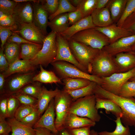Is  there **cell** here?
<instances>
[{"instance_id":"6da1fadb","label":"cell","mask_w":135,"mask_h":135,"mask_svg":"<svg viewBox=\"0 0 135 135\" xmlns=\"http://www.w3.org/2000/svg\"><path fill=\"white\" fill-rule=\"evenodd\" d=\"M94 94L98 97L110 100L118 104L121 108L122 116L121 118L125 126L135 128V99L134 98H126L115 95L105 90L98 85Z\"/></svg>"},{"instance_id":"7a4b0ae2","label":"cell","mask_w":135,"mask_h":135,"mask_svg":"<svg viewBox=\"0 0 135 135\" xmlns=\"http://www.w3.org/2000/svg\"><path fill=\"white\" fill-rule=\"evenodd\" d=\"M96 97L94 94L79 98L72 102L68 113L87 118L95 122H98L101 117L96 108Z\"/></svg>"},{"instance_id":"3957f363","label":"cell","mask_w":135,"mask_h":135,"mask_svg":"<svg viewBox=\"0 0 135 135\" xmlns=\"http://www.w3.org/2000/svg\"><path fill=\"white\" fill-rule=\"evenodd\" d=\"M56 35V33L51 31L46 36L41 50L30 60L33 65L46 67L54 61L57 52Z\"/></svg>"},{"instance_id":"277c9868","label":"cell","mask_w":135,"mask_h":135,"mask_svg":"<svg viewBox=\"0 0 135 135\" xmlns=\"http://www.w3.org/2000/svg\"><path fill=\"white\" fill-rule=\"evenodd\" d=\"M71 51L78 62L91 74L92 62L100 50L70 39L68 40Z\"/></svg>"},{"instance_id":"5b68a950","label":"cell","mask_w":135,"mask_h":135,"mask_svg":"<svg viewBox=\"0 0 135 135\" xmlns=\"http://www.w3.org/2000/svg\"><path fill=\"white\" fill-rule=\"evenodd\" d=\"M51 64L61 80L67 78H82L95 82L100 85L102 83V78L84 72L67 62L58 61Z\"/></svg>"},{"instance_id":"8992f818","label":"cell","mask_w":135,"mask_h":135,"mask_svg":"<svg viewBox=\"0 0 135 135\" xmlns=\"http://www.w3.org/2000/svg\"><path fill=\"white\" fill-rule=\"evenodd\" d=\"M119 72L114 56L103 49L100 50L92 62L91 74L102 78Z\"/></svg>"},{"instance_id":"52a82bcc","label":"cell","mask_w":135,"mask_h":135,"mask_svg":"<svg viewBox=\"0 0 135 135\" xmlns=\"http://www.w3.org/2000/svg\"><path fill=\"white\" fill-rule=\"evenodd\" d=\"M70 39L99 50L110 44L108 38L95 28L80 31L74 34Z\"/></svg>"},{"instance_id":"ba28073f","label":"cell","mask_w":135,"mask_h":135,"mask_svg":"<svg viewBox=\"0 0 135 135\" xmlns=\"http://www.w3.org/2000/svg\"><path fill=\"white\" fill-rule=\"evenodd\" d=\"M54 100L56 116L55 126L59 132L65 129V121L69 114V108L74 101L70 96L64 90H61Z\"/></svg>"},{"instance_id":"9c48e42d","label":"cell","mask_w":135,"mask_h":135,"mask_svg":"<svg viewBox=\"0 0 135 135\" xmlns=\"http://www.w3.org/2000/svg\"><path fill=\"white\" fill-rule=\"evenodd\" d=\"M135 76V67L126 72L115 73L102 78V81L100 86L108 92L118 95L123 85Z\"/></svg>"},{"instance_id":"30bf717a","label":"cell","mask_w":135,"mask_h":135,"mask_svg":"<svg viewBox=\"0 0 135 135\" xmlns=\"http://www.w3.org/2000/svg\"><path fill=\"white\" fill-rule=\"evenodd\" d=\"M56 39L57 54L53 62L58 61L67 62L74 65L82 71L88 73L74 57L70 49L68 41L59 34H57Z\"/></svg>"},{"instance_id":"8fae6325","label":"cell","mask_w":135,"mask_h":135,"mask_svg":"<svg viewBox=\"0 0 135 135\" xmlns=\"http://www.w3.org/2000/svg\"><path fill=\"white\" fill-rule=\"evenodd\" d=\"M18 29L14 32L19 34L26 40L32 42L42 44L45 36L42 31L32 22L18 24Z\"/></svg>"},{"instance_id":"7c38bea8","label":"cell","mask_w":135,"mask_h":135,"mask_svg":"<svg viewBox=\"0 0 135 135\" xmlns=\"http://www.w3.org/2000/svg\"><path fill=\"white\" fill-rule=\"evenodd\" d=\"M135 34L122 38L104 47L103 49L112 56L121 52H134Z\"/></svg>"},{"instance_id":"4fadbf2b","label":"cell","mask_w":135,"mask_h":135,"mask_svg":"<svg viewBox=\"0 0 135 135\" xmlns=\"http://www.w3.org/2000/svg\"><path fill=\"white\" fill-rule=\"evenodd\" d=\"M33 9L31 2L17 3L12 16L16 23L32 22Z\"/></svg>"},{"instance_id":"5bb4252c","label":"cell","mask_w":135,"mask_h":135,"mask_svg":"<svg viewBox=\"0 0 135 135\" xmlns=\"http://www.w3.org/2000/svg\"><path fill=\"white\" fill-rule=\"evenodd\" d=\"M54 98L50 102L44 113L40 118L34 127V128L38 127L45 128L50 130L52 132L57 134L58 132L56 129L55 125L56 114Z\"/></svg>"},{"instance_id":"9a60e30c","label":"cell","mask_w":135,"mask_h":135,"mask_svg":"<svg viewBox=\"0 0 135 135\" xmlns=\"http://www.w3.org/2000/svg\"><path fill=\"white\" fill-rule=\"evenodd\" d=\"M31 2L33 9L32 22L46 36L48 34L46 29L49 22L48 15L42 8L40 0Z\"/></svg>"},{"instance_id":"2e32d148","label":"cell","mask_w":135,"mask_h":135,"mask_svg":"<svg viewBox=\"0 0 135 135\" xmlns=\"http://www.w3.org/2000/svg\"><path fill=\"white\" fill-rule=\"evenodd\" d=\"M95 28L108 38L110 44L114 42L123 38L133 35L130 31L114 23L106 26L96 27Z\"/></svg>"},{"instance_id":"e0dca14e","label":"cell","mask_w":135,"mask_h":135,"mask_svg":"<svg viewBox=\"0 0 135 135\" xmlns=\"http://www.w3.org/2000/svg\"><path fill=\"white\" fill-rule=\"evenodd\" d=\"M114 57L119 72H126L135 67V52H121Z\"/></svg>"},{"instance_id":"ac0fdd59","label":"cell","mask_w":135,"mask_h":135,"mask_svg":"<svg viewBox=\"0 0 135 135\" xmlns=\"http://www.w3.org/2000/svg\"><path fill=\"white\" fill-rule=\"evenodd\" d=\"M96 26L94 24L91 15L84 18L69 26L60 34L64 38L69 40L76 33L85 29Z\"/></svg>"},{"instance_id":"d6986e66","label":"cell","mask_w":135,"mask_h":135,"mask_svg":"<svg viewBox=\"0 0 135 135\" xmlns=\"http://www.w3.org/2000/svg\"><path fill=\"white\" fill-rule=\"evenodd\" d=\"M36 66L30 60L18 59L10 64L8 69L2 74L6 78L16 73L32 72L35 69Z\"/></svg>"},{"instance_id":"ffe728a7","label":"cell","mask_w":135,"mask_h":135,"mask_svg":"<svg viewBox=\"0 0 135 135\" xmlns=\"http://www.w3.org/2000/svg\"><path fill=\"white\" fill-rule=\"evenodd\" d=\"M96 124V122L88 118L69 113L65 121L64 128L67 130L86 127H91L94 126Z\"/></svg>"},{"instance_id":"44dd1931","label":"cell","mask_w":135,"mask_h":135,"mask_svg":"<svg viewBox=\"0 0 135 135\" xmlns=\"http://www.w3.org/2000/svg\"><path fill=\"white\" fill-rule=\"evenodd\" d=\"M34 76L33 72L18 74L12 78L8 81V86L11 92H16L23 87L33 82Z\"/></svg>"},{"instance_id":"7402d4cb","label":"cell","mask_w":135,"mask_h":135,"mask_svg":"<svg viewBox=\"0 0 135 135\" xmlns=\"http://www.w3.org/2000/svg\"><path fill=\"white\" fill-rule=\"evenodd\" d=\"M91 15L96 27H103L114 24L108 6L101 9H95Z\"/></svg>"},{"instance_id":"603a6c76","label":"cell","mask_w":135,"mask_h":135,"mask_svg":"<svg viewBox=\"0 0 135 135\" xmlns=\"http://www.w3.org/2000/svg\"><path fill=\"white\" fill-rule=\"evenodd\" d=\"M60 91L57 88L54 90H48L45 87L42 86L41 92L37 99V108L40 116L47 108L52 100Z\"/></svg>"},{"instance_id":"cb8c5ba5","label":"cell","mask_w":135,"mask_h":135,"mask_svg":"<svg viewBox=\"0 0 135 135\" xmlns=\"http://www.w3.org/2000/svg\"><path fill=\"white\" fill-rule=\"evenodd\" d=\"M96 107L98 110L99 109H104L106 114L111 113L116 118L120 117L121 118L122 116L121 108L118 104L112 100L96 97Z\"/></svg>"},{"instance_id":"d4e9b609","label":"cell","mask_w":135,"mask_h":135,"mask_svg":"<svg viewBox=\"0 0 135 135\" xmlns=\"http://www.w3.org/2000/svg\"><path fill=\"white\" fill-rule=\"evenodd\" d=\"M68 13L58 15L49 22L48 26L52 32L60 34L69 27Z\"/></svg>"},{"instance_id":"484cf974","label":"cell","mask_w":135,"mask_h":135,"mask_svg":"<svg viewBox=\"0 0 135 135\" xmlns=\"http://www.w3.org/2000/svg\"><path fill=\"white\" fill-rule=\"evenodd\" d=\"M7 121L11 128V135H36L34 128L22 124L14 117L8 118Z\"/></svg>"},{"instance_id":"4316f807","label":"cell","mask_w":135,"mask_h":135,"mask_svg":"<svg viewBox=\"0 0 135 135\" xmlns=\"http://www.w3.org/2000/svg\"><path fill=\"white\" fill-rule=\"evenodd\" d=\"M42 44L23 43L21 44L20 58L22 60H31L41 50Z\"/></svg>"},{"instance_id":"83f0119b","label":"cell","mask_w":135,"mask_h":135,"mask_svg":"<svg viewBox=\"0 0 135 135\" xmlns=\"http://www.w3.org/2000/svg\"><path fill=\"white\" fill-rule=\"evenodd\" d=\"M40 71L33 77V82H39L45 84L63 83L61 80L54 72L45 70L41 65H40Z\"/></svg>"},{"instance_id":"f1b7e54d","label":"cell","mask_w":135,"mask_h":135,"mask_svg":"<svg viewBox=\"0 0 135 135\" xmlns=\"http://www.w3.org/2000/svg\"><path fill=\"white\" fill-rule=\"evenodd\" d=\"M127 0H110L107 6L112 19L116 24L121 16L125 8Z\"/></svg>"},{"instance_id":"f546056e","label":"cell","mask_w":135,"mask_h":135,"mask_svg":"<svg viewBox=\"0 0 135 135\" xmlns=\"http://www.w3.org/2000/svg\"><path fill=\"white\" fill-rule=\"evenodd\" d=\"M20 44L13 42H6L4 45V54L9 64L16 60L20 59Z\"/></svg>"},{"instance_id":"4dcf8cb0","label":"cell","mask_w":135,"mask_h":135,"mask_svg":"<svg viewBox=\"0 0 135 135\" xmlns=\"http://www.w3.org/2000/svg\"><path fill=\"white\" fill-rule=\"evenodd\" d=\"M64 85L63 90L72 91L86 86L91 82L84 78H67L62 80Z\"/></svg>"},{"instance_id":"1f68e13d","label":"cell","mask_w":135,"mask_h":135,"mask_svg":"<svg viewBox=\"0 0 135 135\" xmlns=\"http://www.w3.org/2000/svg\"><path fill=\"white\" fill-rule=\"evenodd\" d=\"M97 84L95 82L91 81L89 85L85 87L74 90L64 91L70 96L74 101L79 98L94 94V90Z\"/></svg>"},{"instance_id":"d6a6232c","label":"cell","mask_w":135,"mask_h":135,"mask_svg":"<svg viewBox=\"0 0 135 135\" xmlns=\"http://www.w3.org/2000/svg\"><path fill=\"white\" fill-rule=\"evenodd\" d=\"M116 124V127L113 132H110L107 131L98 132L100 135H131L129 126H124L121 120V117L116 118L114 120Z\"/></svg>"},{"instance_id":"836d02e7","label":"cell","mask_w":135,"mask_h":135,"mask_svg":"<svg viewBox=\"0 0 135 135\" xmlns=\"http://www.w3.org/2000/svg\"><path fill=\"white\" fill-rule=\"evenodd\" d=\"M97 0H81L77 7L81 12L83 18L91 15L96 9Z\"/></svg>"},{"instance_id":"e575fe53","label":"cell","mask_w":135,"mask_h":135,"mask_svg":"<svg viewBox=\"0 0 135 135\" xmlns=\"http://www.w3.org/2000/svg\"><path fill=\"white\" fill-rule=\"evenodd\" d=\"M42 88L39 83L33 82L23 87L17 92L16 94H26L38 99L41 92Z\"/></svg>"},{"instance_id":"d590c367","label":"cell","mask_w":135,"mask_h":135,"mask_svg":"<svg viewBox=\"0 0 135 135\" xmlns=\"http://www.w3.org/2000/svg\"><path fill=\"white\" fill-rule=\"evenodd\" d=\"M77 9V8L73 6L69 0H58V6L57 10L54 14L48 16V19L50 21L58 15L73 12Z\"/></svg>"},{"instance_id":"8d00e7d4","label":"cell","mask_w":135,"mask_h":135,"mask_svg":"<svg viewBox=\"0 0 135 135\" xmlns=\"http://www.w3.org/2000/svg\"><path fill=\"white\" fill-rule=\"evenodd\" d=\"M37 108V105L31 106L21 104L16 111L14 117L20 122Z\"/></svg>"},{"instance_id":"74e56055","label":"cell","mask_w":135,"mask_h":135,"mask_svg":"<svg viewBox=\"0 0 135 135\" xmlns=\"http://www.w3.org/2000/svg\"><path fill=\"white\" fill-rule=\"evenodd\" d=\"M135 11V0H127L124 11L116 24L122 27L126 19Z\"/></svg>"},{"instance_id":"f35d334b","label":"cell","mask_w":135,"mask_h":135,"mask_svg":"<svg viewBox=\"0 0 135 135\" xmlns=\"http://www.w3.org/2000/svg\"><path fill=\"white\" fill-rule=\"evenodd\" d=\"M126 98H134L135 96V82L128 81L122 87L118 95Z\"/></svg>"},{"instance_id":"ab89813d","label":"cell","mask_w":135,"mask_h":135,"mask_svg":"<svg viewBox=\"0 0 135 135\" xmlns=\"http://www.w3.org/2000/svg\"><path fill=\"white\" fill-rule=\"evenodd\" d=\"M18 24L10 27H4L0 26V38L1 41L0 48H4V46L8 38L14 33V31L17 30Z\"/></svg>"},{"instance_id":"60d3db41","label":"cell","mask_w":135,"mask_h":135,"mask_svg":"<svg viewBox=\"0 0 135 135\" xmlns=\"http://www.w3.org/2000/svg\"><path fill=\"white\" fill-rule=\"evenodd\" d=\"M43 8L49 16L54 14L57 10L58 0H40Z\"/></svg>"},{"instance_id":"b9f144b4","label":"cell","mask_w":135,"mask_h":135,"mask_svg":"<svg viewBox=\"0 0 135 135\" xmlns=\"http://www.w3.org/2000/svg\"><path fill=\"white\" fill-rule=\"evenodd\" d=\"M19 103L18 100L13 96L8 98L7 118L14 117L15 112L19 106Z\"/></svg>"},{"instance_id":"7bdbcfd3","label":"cell","mask_w":135,"mask_h":135,"mask_svg":"<svg viewBox=\"0 0 135 135\" xmlns=\"http://www.w3.org/2000/svg\"><path fill=\"white\" fill-rule=\"evenodd\" d=\"M40 116L37 108L20 122L24 124L32 127L38 121Z\"/></svg>"},{"instance_id":"ee69618b","label":"cell","mask_w":135,"mask_h":135,"mask_svg":"<svg viewBox=\"0 0 135 135\" xmlns=\"http://www.w3.org/2000/svg\"><path fill=\"white\" fill-rule=\"evenodd\" d=\"M17 4L14 0H0V11L6 14L12 15Z\"/></svg>"},{"instance_id":"f6af8a7d","label":"cell","mask_w":135,"mask_h":135,"mask_svg":"<svg viewBox=\"0 0 135 135\" xmlns=\"http://www.w3.org/2000/svg\"><path fill=\"white\" fill-rule=\"evenodd\" d=\"M12 96L16 98L21 104L31 106L37 105V99L29 95L16 94Z\"/></svg>"},{"instance_id":"bcb514c9","label":"cell","mask_w":135,"mask_h":135,"mask_svg":"<svg viewBox=\"0 0 135 135\" xmlns=\"http://www.w3.org/2000/svg\"><path fill=\"white\" fill-rule=\"evenodd\" d=\"M17 24L12 15L6 14L0 11V26L8 28Z\"/></svg>"},{"instance_id":"7dc6e473","label":"cell","mask_w":135,"mask_h":135,"mask_svg":"<svg viewBox=\"0 0 135 135\" xmlns=\"http://www.w3.org/2000/svg\"><path fill=\"white\" fill-rule=\"evenodd\" d=\"M122 27L135 34V11L126 19Z\"/></svg>"},{"instance_id":"c3c4849f","label":"cell","mask_w":135,"mask_h":135,"mask_svg":"<svg viewBox=\"0 0 135 135\" xmlns=\"http://www.w3.org/2000/svg\"><path fill=\"white\" fill-rule=\"evenodd\" d=\"M70 25H72L84 18L81 12L78 9L76 10L68 13Z\"/></svg>"},{"instance_id":"681fc988","label":"cell","mask_w":135,"mask_h":135,"mask_svg":"<svg viewBox=\"0 0 135 135\" xmlns=\"http://www.w3.org/2000/svg\"><path fill=\"white\" fill-rule=\"evenodd\" d=\"M90 127L66 129L70 135H90Z\"/></svg>"},{"instance_id":"f907efd6","label":"cell","mask_w":135,"mask_h":135,"mask_svg":"<svg viewBox=\"0 0 135 135\" xmlns=\"http://www.w3.org/2000/svg\"><path fill=\"white\" fill-rule=\"evenodd\" d=\"M5 118L0 116V135H9L11 128Z\"/></svg>"},{"instance_id":"816d5d0a","label":"cell","mask_w":135,"mask_h":135,"mask_svg":"<svg viewBox=\"0 0 135 135\" xmlns=\"http://www.w3.org/2000/svg\"><path fill=\"white\" fill-rule=\"evenodd\" d=\"M6 42H13L20 44L26 43L34 44H36L26 40L21 36L19 35L17 33L14 32L8 38Z\"/></svg>"},{"instance_id":"f5cc1de1","label":"cell","mask_w":135,"mask_h":135,"mask_svg":"<svg viewBox=\"0 0 135 135\" xmlns=\"http://www.w3.org/2000/svg\"><path fill=\"white\" fill-rule=\"evenodd\" d=\"M9 64L4 54V48L0 49V70L4 72L8 68Z\"/></svg>"},{"instance_id":"db71d44e","label":"cell","mask_w":135,"mask_h":135,"mask_svg":"<svg viewBox=\"0 0 135 135\" xmlns=\"http://www.w3.org/2000/svg\"><path fill=\"white\" fill-rule=\"evenodd\" d=\"M8 99H2L0 103V116L7 118V102Z\"/></svg>"},{"instance_id":"11a10c76","label":"cell","mask_w":135,"mask_h":135,"mask_svg":"<svg viewBox=\"0 0 135 135\" xmlns=\"http://www.w3.org/2000/svg\"><path fill=\"white\" fill-rule=\"evenodd\" d=\"M34 129L36 132V135H51V132L46 128L38 127Z\"/></svg>"},{"instance_id":"9f6ffc18","label":"cell","mask_w":135,"mask_h":135,"mask_svg":"<svg viewBox=\"0 0 135 135\" xmlns=\"http://www.w3.org/2000/svg\"><path fill=\"white\" fill-rule=\"evenodd\" d=\"M110 0H97L96 9H99L106 7Z\"/></svg>"},{"instance_id":"6f0895ef","label":"cell","mask_w":135,"mask_h":135,"mask_svg":"<svg viewBox=\"0 0 135 135\" xmlns=\"http://www.w3.org/2000/svg\"><path fill=\"white\" fill-rule=\"evenodd\" d=\"M5 77L2 73L0 74V92L2 90L5 83Z\"/></svg>"},{"instance_id":"680465c9","label":"cell","mask_w":135,"mask_h":135,"mask_svg":"<svg viewBox=\"0 0 135 135\" xmlns=\"http://www.w3.org/2000/svg\"><path fill=\"white\" fill-rule=\"evenodd\" d=\"M69 1L73 6L77 8L80 3L81 0H70Z\"/></svg>"},{"instance_id":"91938a15","label":"cell","mask_w":135,"mask_h":135,"mask_svg":"<svg viewBox=\"0 0 135 135\" xmlns=\"http://www.w3.org/2000/svg\"><path fill=\"white\" fill-rule=\"evenodd\" d=\"M17 3L23 2H35L37 0H13Z\"/></svg>"},{"instance_id":"94428289","label":"cell","mask_w":135,"mask_h":135,"mask_svg":"<svg viewBox=\"0 0 135 135\" xmlns=\"http://www.w3.org/2000/svg\"><path fill=\"white\" fill-rule=\"evenodd\" d=\"M59 132V135H70L67 130L66 129L63 130Z\"/></svg>"},{"instance_id":"6125c7cd","label":"cell","mask_w":135,"mask_h":135,"mask_svg":"<svg viewBox=\"0 0 135 135\" xmlns=\"http://www.w3.org/2000/svg\"><path fill=\"white\" fill-rule=\"evenodd\" d=\"M90 135H100L98 132L94 130H90Z\"/></svg>"},{"instance_id":"be15d7a7","label":"cell","mask_w":135,"mask_h":135,"mask_svg":"<svg viewBox=\"0 0 135 135\" xmlns=\"http://www.w3.org/2000/svg\"><path fill=\"white\" fill-rule=\"evenodd\" d=\"M135 82V76L130 79L129 81Z\"/></svg>"},{"instance_id":"e7e4bbea","label":"cell","mask_w":135,"mask_h":135,"mask_svg":"<svg viewBox=\"0 0 135 135\" xmlns=\"http://www.w3.org/2000/svg\"><path fill=\"white\" fill-rule=\"evenodd\" d=\"M51 135H57V134H55L52 132Z\"/></svg>"},{"instance_id":"03108f58","label":"cell","mask_w":135,"mask_h":135,"mask_svg":"<svg viewBox=\"0 0 135 135\" xmlns=\"http://www.w3.org/2000/svg\"><path fill=\"white\" fill-rule=\"evenodd\" d=\"M134 52H135V48H134Z\"/></svg>"},{"instance_id":"003e7915","label":"cell","mask_w":135,"mask_h":135,"mask_svg":"<svg viewBox=\"0 0 135 135\" xmlns=\"http://www.w3.org/2000/svg\"><path fill=\"white\" fill-rule=\"evenodd\" d=\"M134 98L135 99V96L134 97Z\"/></svg>"}]
</instances>
